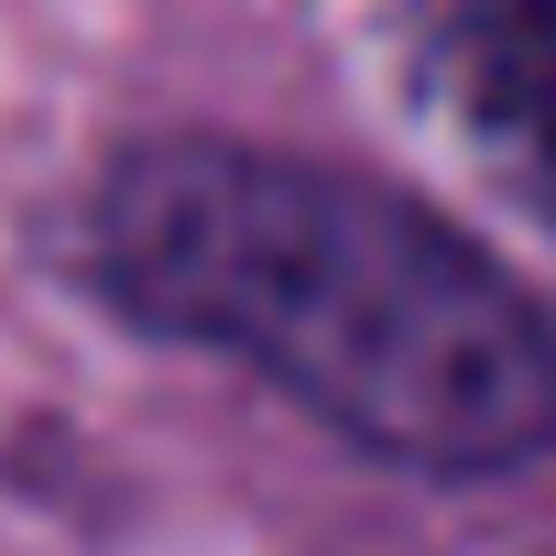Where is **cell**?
<instances>
[{
    "instance_id": "6da1fadb",
    "label": "cell",
    "mask_w": 556,
    "mask_h": 556,
    "mask_svg": "<svg viewBox=\"0 0 556 556\" xmlns=\"http://www.w3.org/2000/svg\"><path fill=\"white\" fill-rule=\"evenodd\" d=\"M88 285L262 371L361 458L491 480L556 447V328L437 207L218 131L131 142L88 197Z\"/></svg>"
},
{
    "instance_id": "7a4b0ae2",
    "label": "cell",
    "mask_w": 556,
    "mask_h": 556,
    "mask_svg": "<svg viewBox=\"0 0 556 556\" xmlns=\"http://www.w3.org/2000/svg\"><path fill=\"white\" fill-rule=\"evenodd\" d=\"M404 66L447 142L556 229V0H415Z\"/></svg>"
}]
</instances>
